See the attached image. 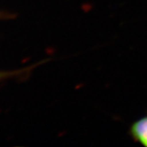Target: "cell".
I'll list each match as a JSON object with an SVG mask.
<instances>
[{"label":"cell","mask_w":147,"mask_h":147,"mask_svg":"<svg viewBox=\"0 0 147 147\" xmlns=\"http://www.w3.org/2000/svg\"><path fill=\"white\" fill-rule=\"evenodd\" d=\"M130 135L134 140L147 146V116L138 120L132 124Z\"/></svg>","instance_id":"obj_1"},{"label":"cell","mask_w":147,"mask_h":147,"mask_svg":"<svg viewBox=\"0 0 147 147\" xmlns=\"http://www.w3.org/2000/svg\"><path fill=\"white\" fill-rule=\"evenodd\" d=\"M11 75H12L11 72H2V71H0V80L3 79V78H5L7 76H10Z\"/></svg>","instance_id":"obj_2"}]
</instances>
